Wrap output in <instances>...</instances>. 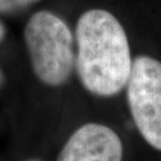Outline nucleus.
<instances>
[{
  "instance_id": "obj_1",
  "label": "nucleus",
  "mask_w": 161,
  "mask_h": 161,
  "mask_svg": "<svg viewBox=\"0 0 161 161\" xmlns=\"http://www.w3.org/2000/svg\"><path fill=\"white\" fill-rule=\"evenodd\" d=\"M75 69L85 90L112 97L127 86L132 60L128 37L118 19L104 10H90L76 24Z\"/></svg>"
},
{
  "instance_id": "obj_3",
  "label": "nucleus",
  "mask_w": 161,
  "mask_h": 161,
  "mask_svg": "<svg viewBox=\"0 0 161 161\" xmlns=\"http://www.w3.org/2000/svg\"><path fill=\"white\" fill-rule=\"evenodd\" d=\"M125 87L138 132L150 147L161 150V62L148 55L135 58Z\"/></svg>"
},
{
  "instance_id": "obj_2",
  "label": "nucleus",
  "mask_w": 161,
  "mask_h": 161,
  "mask_svg": "<svg viewBox=\"0 0 161 161\" xmlns=\"http://www.w3.org/2000/svg\"><path fill=\"white\" fill-rule=\"evenodd\" d=\"M24 38L38 80L54 87L66 84L75 67L73 35L68 25L53 12L40 11L29 19Z\"/></svg>"
},
{
  "instance_id": "obj_5",
  "label": "nucleus",
  "mask_w": 161,
  "mask_h": 161,
  "mask_svg": "<svg viewBox=\"0 0 161 161\" xmlns=\"http://www.w3.org/2000/svg\"><path fill=\"white\" fill-rule=\"evenodd\" d=\"M38 0H0V12H12L34 4Z\"/></svg>"
},
{
  "instance_id": "obj_8",
  "label": "nucleus",
  "mask_w": 161,
  "mask_h": 161,
  "mask_svg": "<svg viewBox=\"0 0 161 161\" xmlns=\"http://www.w3.org/2000/svg\"><path fill=\"white\" fill-rule=\"evenodd\" d=\"M29 161H40V160H29Z\"/></svg>"
},
{
  "instance_id": "obj_4",
  "label": "nucleus",
  "mask_w": 161,
  "mask_h": 161,
  "mask_svg": "<svg viewBox=\"0 0 161 161\" xmlns=\"http://www.w3.org/2000/svg\"><path fill=\"white\" fill-rule=\"evenodd\" d=\"M121 137L111 128L87 123L75 130L56 161H122Z\"/></svg>"
},
{
  "instance_id": "obj_6",
  "label": "nucleus",
  "mask_w": 161,
  "mask_h": 161,
  "mask_svg": "<svg viewBox=\"0 0 161 161\" xmlns=\"http://www.w3.org/2000/svg\"><path fill=\"white\" fill-rule=\"evenodd\" d=\"M4 35H5V28H4V25H3V24L0 23V41L3 40Z\"/></svg>"
},
{
  "instance_id": "obj_7",
  "label": "nucleus",
  "mask_w": 161,
  "mask_h": 161,
  "mask_svg": "<svg viewBox=\"0 0 161 161\" xmlns=\"http://www.w3.org/2000/svg\"><path fill=\"white\" fill-rule=\"evenodd\" d=\"M1 81H3V75H1V73H0V84H1Z\"/></svg>"
}]
</instances>
